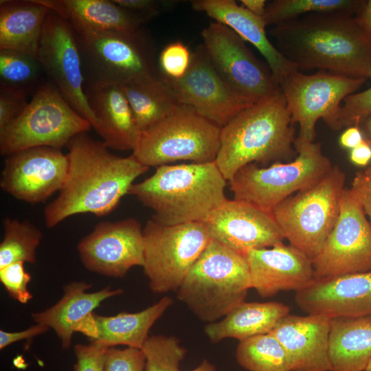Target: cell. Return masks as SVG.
Segmentation results:
<instances>
[{
    "mask_svg": "<svg viewBox=\"0 0 371 371\" xmlns=\"http://www.w3.org/2000/svg\"><path fill=\"white\" fill-rule=\"evenodd\" d=\"M366 80L322 70L310 75L295 71L284 78L279 87L293 123L299 125L297 138L314 142L320 119L333 131L341 129V102Z\"/></svg>",
    "mask_w": 371,
    "mask_h": 371,
    "instance_id": "12",
    "label": "cell"
},
{
    "mask_svg": "<svg viewBox=\"0 0 371 371\" xmlns=\"http://www.w3.org/2000/svg\"><path fill=\"white\" fill-rule=\"evenodd\" d=\"M91 124L64 99L50 80L45 81L23 113L0 131V153L8 156L38 146L61 149Z\"/></svg>",
    "mask_w": 371,
    "mask_h": 371,
    "instance_id": "10",
    "label": "cell"
},
{
    "mask_svg": "<svg viewBox=\"0 0 371 371\" xmlns=\"http://www.w3.org/2000/svg\"><path fill=\"white\" fill-rule=\"evenodd\" d=\"M346 174L336 165L313 186L281 202L272 214L284 239L311 260L338 218Z\"/></svg>",
    "mask_w": 371,
    "mask_h": 371,
    "instance_id": "8",
    "label": "cell"
},
{
    "mask_svg": "<svg viewBox=\"0 0 371 371\" xmlns=\"http://www.w3.org/2000/svg\"><path fill=\"white\" fill-rule=\"evenodd\" d=\"M362 3L361 0H274L267 3L262 19L266 26H276L311 13L337 12L352 16Z\"/></svg>",
    "mask_w": 371,
    "mask_h": 371,
    "instance_id": "33",
    "label": "cell"
},
{
    "mask_svg": "<svg viewBox=\"0 0 371 371\" xmlns=\"http://www.w3.org/2000/svg\"><path fill=\"white\" fill-rule=\"evenodd\" d=\"M49 11L37 0H1L0 49L37 58L44 23Z\"/></svg>",
    "mask_w": 371,
    "mask_h": 371,
    "instance_id": "27",
    "label": "cell"
},
{
    "mask_svg": "<svg viewBox=\"0 0 371 371\" xmlns=\"http://www.w3.org/2000/svg\"><path fill=\"white\" fill-rule=\"evenodd\" d=\"M68 168L67 155L61 149L49 146L25 149L6 157L0 186L25 202H44L61 190Z\"/></svg>",
    "mask_w": 371,
    "mask_h": 371,
    "instance_id": "18",
    "label": "cell"
},
{
    "mask_svg": "<svg viewBox=\"0 0 371 371\" xmlns=\"http://www.w3.org/2000/svg\"><path fill=\"white\" fill-rule=\"evenodd\" d=\"M49 328L43 324H36L31 327L19 332H6L0 330V349H4L13 343L27 339L39 335L49 330Z\"/></svg>",
    "mask_w": 371,
    "mask_h": 371,
    "instance_id": "45",
    "label": "cell"
},
{
    "mask_svg": "<svg viewBox=\"0 0 371 371\" xmlns=\"http://www.w3.org/2000/svg\"><path fill=\"white\" fill-rule=\"evenodd\" d=\"M27 93L0 84V131L19 117L27 106Z\"/></svg>",
    "mask_w": 371,
    "mask_h": 371,
    "instance_id": "41",
    "label": "cell"
},
{
    "mask_svg": "<svg viewBox=\"0 0 371 371\" xmlns=\"http://www.w3.org/2000/svg\"><path fill=\"white\" fill-rule=\"evenodd\" d=\"M201 37L214 69L236 93L256 103L280 92L269 66L232 30L214 21L203 30Z\"/></svg>",
    "mask_w": 371,
    "mask_h": 371,
    "instance_id": "13",
    "label": "cell"
},
{
    "mask_svg": "<svg viewBox=\"0 0 371 371\" xmlns=\"http://www.w3.org/2000/svg\"><path fill=\"white\" fill-rule=\"evenodd\" d=\"M23 262H16L0 268V281L13 299L26 304L33 295L27 289L31 275L27 272Z\"/></svg>",
    "mask_w": 371,
    "mask_h": 371,
    "instance_id": "38",
    "label": "cell"
},
{
    "mask_svg": "<svg viewBox=\"0 0 371 371\" xmlns=\"http://www.w3.org/2000/svg\"><path fill=\"white\" fill-rule=\"evenodd\" d=\"M246 256L249 287L262 297H272L280 291L297 292L315 279L311 259L289 244L251 249Z\"/></svg>",
    "mask_w": 371,
    "mask_h": 371,
    "instance_id": "21",
    "label": "cell"
},
{
    "mask_svg": "<svg viewBox=\"0 0 371 371\" xmlns=\"http://www.w3.org/2000/svg\"><path fill=\"white\" fill-rule=\"evenodd\" d=\"M192 8L203 12L216 22L232 30L245 41L251 43L262 54L278 85L284 78L298 71L269 41L262 17L239 5L234 0H194Z\"/></svg>",
    "mask_w": 371,
    "mask_h": 371,
    "instance_id": "24",
    "label": "cell"
},
{
    "mask_svg": "<svg viewBox=\"0 0 371 371\" xmlns=\"http://www.w3.org/2000/svg\"><path fill=\"white\" fill-rule=\"evenodd\" d=\"M295 301L308 314L330 319L371 316V271L315 279Z\"/></svg>",
    "mask_w": 371,
    "mask_h": 371,
    "instance_id": "20",
    "label": "cell"
},
{
    "mask_svg": "<svg viewBox=\"0 0 371 371\" xmlns=\"http://www.w3.org/2000/svg\"><path fill=\"white\" fill-rule=\"evenodd\" d=\"M276 47L298 71L318 69L358 78H371V41L355 16L311 13L274 26Z\"/></svg>",
    "mask_w": 371,
    "mask_h": 371,
    "instance_id": "2",
    "label": "cell"
},
{
    "mask_svg": "<svg viewBox=\"0 0 371 371\" xmlns=\"http://www.w3.org/2000/svg\"><path fill=\"white\" fill-rule=\"evenodd\" d=\"M350 189L360 203L371 225V165L356 172Z\"/></svg>",
    "mask_w": 371,
    "mask_h": 371,
    "instance_id": "43",
    "label": "cell"
},
{
    "mask_svg": "<svg viewBox=\"0 0 371 371\" xmlns=\"http://www.w3.org/2000/svg\"><path fill=\"white\" fill-rule=\"evenodd\" d=\"M203 223L211 239L244 254L284 243L271 213L240 201L227 199Z\"/></svg>",
    "mask_w": 371,
    "mask_h": 371,
    "instance_id": "19",
    "label": "cell"
},
{
    "mask_svg": "<svg viewBox=\"0 0 371 371\" xmlns=\"http://www.w3.org/2000/svg\"><path fill=\"white\" fill-rule=\"evenodd\" d=\"M107 348L94 342L74 346L76 363L74 371H104V357Z\"/></svg>",
    "mask_w": 371,
    "mask_h": 371,
    "instance_id": "42",
    "label": "cell"
},
{
    "mask_svg": "<svg viewBox=\"0 0 371 371\" xmlns=\"http://www.w3.org/2000/svg\"><path fill=\"white\" fill-rule=\"evenodd\" d=\"M122 8L140 14L149 20L164 10L172 8L177 3L175 1L156 0H113Z\"/></svg>",
    "mask_w": 371,
    "mask_h": 371,
    "instance_id": "44",
    "label": "cell"
},
{
    "mask_svg": "<svg viewBox=\"0 0 371 371\" xmlns=\"http://www.w3.org/2000/svg\"><path fill=\"white\" fill-rule=\"evenodd\" d=\"M236 359L249 371H291L286 350L270 333L239 341Z\"/></svg>",
    "mask_w": 371,
    "mask_h": 371,
    "instance_id": "32",
    "label": "cell"
},
{
    "mask_svg": "<svg viewBox=\"0 0 371 371\" xmlns=\"http://www.w3.org/2000/svg\"><path fill=\"white\" fill-rule=\"evenodd\" d=\"M4 236L0 244V268L16 262L34 264L42 232L28 221L6 218Z\"/></svg>",
    "mask_w": 371,
    "mask_h": 371,
    "instance_id": "34",
    "label": "cell"
},
{
    "mask_svg": "<svg viewBox=\"0 0 371 371\" xmlns=\"http://www.w3.org/2000/svg\"><path fill=\"white\" fill-rule=\"evenodd\" d=\"M371 358V316L330 320V371H363Z\"/></svg>",
    "mask_w": 371,
    "mask_h": 371,
    "instance_id": "29",
    "label": "cell"
},
{
    "mask_svg": "<svg viewBox=\"0 0 371 371\" xmlns=\"http://www.w3.org/2000/svg\"><path fill=\"white\" fill-rule=\"evenodd\" d=\"M74 33L85 83L124 85L159 75L155 59V46L143 29L133 32L74 30Z\"/></svg>",
    "mask_w": 371,
    "mask_h": 371,
    "instance_id": "9",
    "label": "cell"
},
{
    "mask_svg": "<svg viewBox=\"0 0 371 371\" xmlns=\"http://www.w3.org/2000/svg\"><path fill=\"white\" fill-rule=\"evenodd\" d=\"M289 312L290 307L280 302L244 301L230 310L222 319L208 324L205 332L214 343L225 338L240 341L269 333Z\"/></svg>",
    "mask_w": 371,
    "mask_h": 371,
    "instance_id": "28",
    "label": "cell"
},
{
    "mask_svg": "<svg viewBox=\"0 0 371 371\" xmlns=\"http://www.w3.org/2000/svg\"><path fill=\"white\" fill-rule=\"evenodd\" d=\"M68 21L74 30L133 32L149 19L126 10L113 0H37Z\"/></svg>",
    "mask_w": 371,
    "mask_h": 371,
    "instance_id": "25",
    "label": "cell"
},
{
    "mask_svg": "<svg viewBox=\"0 0 371 371\" xmlns=\"http://www.w3.org/2000/svg\"><path fill=\"white\" fill-rule=\"evenodd\" d=\"M221 128L193 108L178 104L142 132L139 144L131 155L149 168L177 161L213 162L220 148Z\"/></svg>",
    "mask_w": 371,
    "mask_h": 371,
    "instance_id": "7",
    "label": "cell"
},
{
    "mask_svg": "<svg viewBox=\"0 0 371 371\" xmlns=\"http://www.w3.org/2000/svg\"><path fill=\"white\" fill-rule=\"evenodd\" d=\"M142 350L145 355V371H180L179 366L186 350L175 337L149 336Z\"/></svg>",
    "mask_w": 371,
    "mask_h": 371,
    "instance_id": "36",
    "label": "cell"
},
{
    "mask_svg": "<svg viewBox=\"0 0 371 371\" xmlns=\"http://www.w3.org/2000/svg\"><path fill=\"white\" fill-rule=\"evenodd\" d=\"M45 72L37 58L6 49H0V84L34 94L45 81Z\"/></svg>",
    "mask_w": 371,
    "mask_h": 371,
    "instance_id": "35",
    "label": "cell"
},
{
    "mask_svg": "<svg viewBox=\"0 0 371 371\" xmlns=\"http://www.w3.org/2000/svg\"><path fill=\"white\" fill-rule=\"evenodd\" d=\"M359 126L363 133L364 139L371 146V115L362 120Z\"/></svg>",
    "mask_w": 371,
    "mask_h": 371,
    "instance_id": "50",
    "label": "cell"
},
{
    "mask_svg": "<svg viewBox=\"0 0 371 371\" xmlns=\"http://www.w3.org/2000/svg\"><path fill=\"white\" fill-rule=\"evenodd\" d=\"M172 303V299L166 296L139 312H122L113 316L94 314L96 335L91 342L107 348L124 345L142 349L150 328Z\"/></svg>",
    "mask_w": 371,
    "mask_h": 371,
    "instance_id": "30",
    "label": "cell"
},
{
    "mask_svg": "<svg viewBox=\"0 0 371 371\" xmlns=\"http://www.w3.org/2000/svg\"><path fill=\"white\" fill-rule=\"evenodd\" d=\"M192 52L181 41L170 43L160 52L158 64L160 75L170 79L182 78L188 71Z\"/></svg>",
    "mask_w": 371,
    "mask_h": 371,
    "instance_id": "37",
    "label": "cell"
},
{
    "mask_svg": "<svg viewBox=\"0 0 371 371\" xmlns=\"http://www.w3.org/2000/svg\"><path fill=\"white\" fill-rule=\"evenodd\" d=\"M294 146L297 155L289 163L265 168L252 163L238 170L228 181L234 199L272 214L281 202L313 186L332 168L320 143L296 137Z\"/></svg>",
    "mask_w": 371,
    "mask_h": 371,
    "instance_id": "6",
    "label": "cell"
},
{
    "mask_svg": "<svg viewBox=\"0 0 371 371\" xmlns=\"http://www.w3.org/2000/svg\"><path fill=\"white\" fill-rule=\"evenodd\" d=\"M293 124L281 91L240 111L221 128L215 163L225 179L249 164L296 155Z\"/></svg>",
    "mask_w": 371,
    "mask_h": 371,
    "instance_id": "4",
    "label": "cell"
},
{
    "mask_svg": "<svg viewBox=\"0 0 371 371\" xmlns=\"http://www.w3.org/2000/svg\"><path fill=\"white\" fill-rule=\"evenodd\" d=\"M330 320L322 315L288 314L269 333L286 350L291 371H330Z\"/></svg>",
    "mask_w": 371,
    "mask_h": 371,
    "instance_id": "22",
    "label": "cell"
},
{
    "mask_svg": "<svg viewBox=\"0 0 371 371\" xmlns=\"http://www.w3.org/2000/svg\"><path fill=\"white\" fill-rule=\"evenodd\" d=\"M355 19L371 41V0L363 1Z\"/></svg>",
    "mask_w": 371,
    "mask_h": 371,
    "instance_id": "48",
    "label": "cell"
},
{
    "mask_svg": "<svg viewBox=\"0 0 371 371\" xmlns=\"http://www.w3.org/2000/svg\"><path fill=\"white\" fill-rule=\"evenodd\" d=\"M85 93L98 121L96 132L108 148L133 151L138 146L139 128L120 85L85 82Z\"/></svg>",
    "mask_w": 371,
    "mask_h": 371,
    "instance_id": "23",
    "label": "cell"
},
{
    "mask_svg": "<svg viewBox=\"0 0 371 371\" xmlns=\"http://www.w3.org/2000/svg\"><path fill=\"white\" fill-rule=\"evenodd\" d=\"M143 232L142 267L155 293L177 291L211 240L205 225L201 222L166 225L151 218Z\"/></svg>",
    "mask_w": 371,
    "mask_h": 371,
    "instance_id": "11",
    "label": "cell"
},
{
    "mask_svg": "<svg viewBox=\"0 0 371 371\" xmlns=\"http://www.w3.org/2000/svg\"><path fill=\"white\" fill-rule=\"evenodd\" d=\"M371 115V87L361 92L347 96L340 110L342 127L359 126L366 117Z\"/></svg>",
    "mask_w": 371,
    "mask_h": 371,
    "instance_id": "40",
    "label": "cell"
},
{
    "mask_svg": "<svg viewBox=\"0 0 371 371\" xmlns=\"http://www.w3.org/2000/svg\"><path fill=\"white\" fill-rule=\"evenodd\" d=\"M144 232L135 218L102 221L78 245L80 259L89 271L122 278L130 269L144 265Z\"/></svg>",
    "mask_w": 371,
    "mask_h": 371,
    "instance_id": "17",
    "label": "cell"
},
{
    "mask_svg": "<svg viewBox=\"0 0 371 371\" xmlns=\"http://www.w3.org/2000/svg\"><path fill=\"white\" fill-rule=\"evenodd\" d=\"M363 371H371V358L369 360L366 367L365 368Z\"/></svg>",
    "mask_w": 371,
    "mask_h": 371,
    "instance_id": "52",
    "label": "cell"
},
{
    "mask_svg": "<svg viewBox=\"0 0 371 371\" xmlns=\"http://www.w3.org/2000/svg\"><path fill=\"white\" fill-rule=\"evenodd\" d=\"M363 133L359 126H351L341 134L339 143V145L347 149H352L359 146L364 141Z\"/></svg>",
    "mask_w": 371,
    "mask_h": 371,
    "instance_id": "46",
    "label": "cell"
},
{
    "mask_svg": "<svg viewBox=\"0 0 371 371\" xmlns=\"http://www.w3.org/2000/svg\"><path fill=\"white\" fill-rule=\"evenodd\" d=\"M191 371H216L214 366L207 360H203L202 363Z\"/></svg>",
    "mask_w": 371,
    "mask_h": 371,
    "instance_id": "51",
    "label": "cell"
},
{
    "mask_svg": "<svg viewBox=\"0 0 371 371\" xmlns=\"http://www.w3.org/2000/svg\"><path fill=\"white\" fill-rule=\"evenodd\" d=\"M37 58L67 102L96 131L98 121L85 93L81 56L74 28L51 10L44 23Z\"/></svg>",
    "mask_w": 371,
    "mask_h": 371,
    "instance_id": "15",
    "label": "cell"
},
{
    "mask_svg": "<svg viewBox=\"0 0 371 371\" xmlns=\"http://www.w3.org/2000/svg\"><path fill=\"white\" fill-rule=\"evenodd\" d=\"M179 104L223 127L240 111L255 104L232 90L212 66L203 44L192 52L186 74L173 80L162 76Z\"/></svg>",
    "mask_w": 371,
    "mask_h": 371,
    "instance_id": "16",
    "label": "cell"
},
{
    "mask_svg": "<svg viewBox=\"0 0 371 371\" xmlns=\"http://www.w3.org/2000/svg\"><path fill=\"white\" fill-rule=\"evenodd\" d=\"M121 86L142 132L164 117L179 104L159 74Z\"/></svg>",
    "mask_w": 371,
    "mask_h": 371,
    "instance_id": "31",
    "label": "cell"
},
{
    "mask_svg": "<svg viewBox=\"0 0 371 371\" xmlns=\"http://www.w3.org/2000/svg\"><path fill=\"white\" fill-rule=\"evenodd\" d=\"M145 363L142 349L109 348L105 353L104 371H144Z\"/></svg>",
    "mask_w": 371,
    "mask_h": 371,
    "instance_id": "39",
    "label": "cell"
},
{
    "mask_svg": "<svg viewBox=\"0 0 371 371\" xmlns=\"http://www.w3.org/2000/svg\"><path fill=\"white\" fill-rule=\"evenodd\" d=\"M91 284L72 282L63 286L61 299L52 306L32 314L34 321L54 330L63 348L71 346V337L78 326L106 299L120 295L123 290L106 286L95 292L87 291Z\"/></svg>",
    "mask_w": 371,
    "mask_h": 371,
    "instance_id": "26",
    "label": "cell"
},
{
    "mask_svg": "<svg viewBox=\"0 0 371 371\" xmlns=\"http://www.w3.org/2000/svg\"><path fill=\"white\" fill-rule=\"evenodd\" d=\"M249 289L246 254L211 239L178 289L177 297L210 324L244 302Z\"/></svg>",
    "mask_w": 371,
    "mask_h": 371,
    "instance_id": "5",
    "label": "cell"
},
{
    "mask_svg": "<svg viewBox=\"0 0 371 371\" xmlns=\"http://www.w3.org/2000/svg\"><path fill=\"white\" fill-rule=\"evenodd\" d=\"M312 263L315 279L371 271V225L348 188L337 222Z\"/></svg>",
    "mask_w": 371,
    "mask_h": 371,
    "instance_id": "14",
    "label": "cell"
},
{
    "mask_svg": "<svg viewBox=\"0 0 371 371\" xmlns=\"http://www.w3.org/2000/svg\"><path fill=\"white\" fill-rule=\"evenodd\" d=\"M226 181L215 161L167 164L133 183L128 194L151 209L152 218L161 224L203 223L227 199Z\"/></svg>",
    "mask_w": 371,
    "mask_h": 371,
    "instance_id": "3",
    "label": "cell"
},
{
    "mask_svg": "<svg viewBox=\"0 0 371 371\" xmlns=\"http://www.w3.org/2000/svg\"><path fill=\"white\" fill-rule=\"evenodd\" d=\"M240 2L245 8L260 17L263 16L267 3L265 0H240Z\"/></svg>",
    "mask_w": 371,
    "mask_h": 371,
    "instance_id": "49",
    "label": "cell"
},
{
    "mask_svg": "<svg viewBox=\"0 0 371 371\" xmlns=\"http://www.w3.org/2000/svg\"><path fill=\"white\" fill-rule=\"evenodd\" d=\"M349 159L351 163L357 166H368L371 161V146L364 140L350 150Z\"/></svg>",
    "mask_w": 371,
    "mask_h": 371,
    "instance_id": "47",
    "label": "cell"
},
{
    "mask_svg": "<svg viewBox=\"0 0 371 371\" xmlns=\"http://www.w3.org/2000/svg\"><path fill=\"white\" fill-rule=\"evenodd\" d=\"M67 148L66 181L58 196L44 210L48 228L79 214H110L128 194L135 180L149 169L132 155L111 153L102 141L93 139L87 132L73 137Z\"/></svg>",
    "mask_w": 371,
    "mask_h": 371,
    "instance_id": "1",
    "label": "cell"
}]
</instances>
